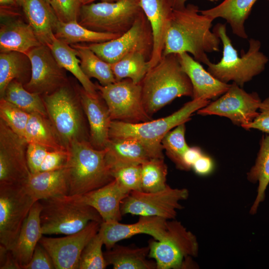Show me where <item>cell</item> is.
<instances>
[{
    "mask_svg": "<svg viewBox=\"0 0 269 269\" xmlns=\"http://www.w3.org/2000/svg\"><path fill=\"white\" fill-rule=\"evenodd\" d=\"M213 19L200 12L199 7L189 3L173 9L166 34L163 55L191 54L205 65L210 61L207 53L220 51V39L211 31Z\"/></svg>",
    "mask_w": 269,
    "mask_h": 269,
    "instance_id": "6da1fadb",
    "label": "cell"
},
{
    "mask_svg": "<svg viewBox=\"0 0 269 269\" xmlns=\"http://www.w3.org/2000/svg\"><path fill=\"white\" fill-rule=\"evenodd\" d=\"M143 104L151 116L176 98L193 96L191 82L177 54L163 55L140 82Z\"/></svg>",
    "mask_w": 269,
    "mask_h": 269,
    "instance_id": "7a4b0ae2",
    "label": "cell"
},
{
    "mask_svg": "<svg viewBox=\"0 0 269 269\" xmlns=\"http://www.w3.org/2000/svg\"><path fill=\"white\" fill-rule=\"evenodd\" d=\"M65 166L69 195H81L114 180L106 158L105 149L94 148L87 140H75L67 147Z\"/></svg>",
    "mask_w": 269,
    "mask_h": 269,
    "instance_id": "3957f363",
    "label": "cell"
},
{
    "mask_svg": "<svg viewBox=\"0 0 269 269\" xmlns=\"http://www.w3.org/2000/svg\"><path fill=\"white\" fill-rule=\"evenodd\" d=\"M219 37L223 45V54L217 63L209 61L207 71L220 81H232L243 88L245 83L260 74L268 61V57L260 51V42L249 40L248 51L241 50L239 56L227 34L226 24L217 23L212 30Z\"/></svg>",
    "mask_w": 269,
    "mask_h": 269,
    "instance_id": "277c9868",
    "label": "cell"
},
{
    "mask_svg": "<svg viewBox=\"0 0 269 269\" xmlns=\"http://www.w3.org/2000/svg\"><path fill=\"white\" fill-rule=\"evenodd\" d=\"M210 103L209 100L192 99L167 117L145 122L129 123L112 121L109 137L135 139L146 147L152 158L164 157L161 141L166 134L180 124L189 121L194 112Z\"/></svg>",
    "mask_w": 269,
    "mask_h": 269,
    "instance_id": "5b68a950",
    "label": "cell"
},
{
    "mask_svg": "<svg viewBox=\"0 0 269 269\" xmlns=\"http://www.w3.org/2000/svg\"><path fill=\"white\" fill-rule=\"evenodd\" d=\"M43 235H68L84 229L92 221L103 222L93 207L79 202L70 195L39 200Z\"/></svg>",
    "mask_w": 269,
    "mask_h": 269,
    "instance_id": "8992f818",
    "label": "cell"
},
{
    "mask_svg": "<svg viewBox=\"0 0 269 269\" xmlns=\"http://www.w3.org/2000/svg\"><path fill=\"white\" fill-rule=\"evenodd\" d=\"M42 99L48 118L66 148L74 141H89L79 92L76 95L66 84Z\"/></svg>",
    "mask_w": 269,
    "mask_h": 269,
    "instance_id": "52a82bcc",
    "label": "cell"
},
{
    "mask_svg": "<svg viewBox=\"0 0 269 269\" xmlns=\"http://www.w3.org/2000/svg\"><path fill=\"white\" fill-rule=\"evenodd\" d=\"M143 10L139 0H117L82 4L78 22L96 31L122 35Z\"/></svg>",
    "mask_w": 269,
    "mask_h": 269,
    "instance_id": "ba28073f",
    "label": "cell"
},
{
    "mask_svg": "<svg viewBox=\"0 0 269 269\" xmlns=\"http://www.w3.org/2000/svg\"><path fill=\"white\" fill-rule=\"evenodd\" d=\"M148 258L153 259L156 269H177L187 267V260L197 255L195 236L180 222L167 221L166 233L162 241H149Z\"/></svg>",
    "mask_w": 269,
    "mask_h": 269,
    "instance_id": "9c48e42d",
    "label": "cell"
},
{
    "mask_svg": "<svg viewBox=\"0 0 269 269\" xmlns=\"http://www.w3.org/2000/svg\"><path fill=\"white\" fill-rule=\"evenodd\" d=\"M96 85L112 121L138 123L151 120L143 104L140 83L126 78L105 86Z\"/></svg>",
    "mask_w": 269,
    "mask_h": 269,
    "instance_id": "30bf717a",
    "label": "cell"
},
{
    "mask_svg": "<svg viewBox=\"0 0 269 269\" xmlns=\"http://www.w3.org/2000/svg\"><path fill=\"white\" fill-rule=\"evenodd\" d=\"M86 45L102 60L110 64L134 52L142 53L150 59L153 48L152 30L143 11L131 28L119 37L104 42Z\"/></svg>",
    "mask_w": 269,
    "mask_h": 269,
    "instance_id": "8fae6325",
    "label": "cell"
},
{
    "mask_svg": "<svg viewBox=\"0 0 269 269\" xmlns=\"http://www.w3.org/2000/svg\"><path fill=\"white\" fill-rule=\"evenodd\" d=\"M188 195L185 188H173L168 185L156 192L131 191L121 204V213L122 215L130 214L174 219L177 210L182 208L180 201L186 200Z\"/></svg>",
    "mask_w": 269,
    "mask_h": 269,
    "instance_id": "7c38bea8",
    "label": "cell"
},
{
    "mask_svg": "<svg viewBox=\"0 0 269 269\" xmlns=\"http://www.w3.org/2000/svg\"><path fill=\"white\" fill-rule=\"evenodd\" d=\"M36 201L22 184L0 186V244L11 249Z\"/></svg>",
    "mask_w": 269,
    "mask_h": 269,
    "instance_id": "4fadbf2b",
    "label": "cell"
},
{
    "mask_svg": "<svg viewBox=\"0 0 269 269\" xmlns=\"http://www.w3.org/2000/svg\"><path fill=\"white\" fill-rule=\"evenodd\" d=\"M262 101L256 92L249 93L233 82L229 89L215 101L199 109L202 116L217 115L229 119L243 128L258 116Z\"/></svg>",
    "mask_w": 269,
    "mask_h": 269,
    "instance_id": "5bb4252c",
    "label": "cell"
},
{
    "mask_svg": "<svg viewBox=\"0 0 269 269\" xmlns=\"http://www.w3.org/2000/svg\"><path fill=\"white\" fill-rule=\"evenodd\" d=\"M25 139L0 119V186L22 184L31 173L26 160Z\"/></svg>",
    "mask_w": 269,
    "mask_h": 269,
    "instance_id": "9a60e30c",
    "label": "cell"
},
{
    "mask_svg": "<svg viewBox=\"0 0 269 269\" xmlns=\"http://www.w3.org/2000/svg\"><path fill=\"white\" fill-rule=\"evenodd\" d=\"M26 54L31 66L30 79L24 85L27 90L43 96L67 84L64 69L58 63L48 46L41 44Z\"/></svg>",
    "mask_w": 269,
    "mask_h": 269,
    "instance_id": "2e32d148",
    "label": "cell"
},
{
    "mask_svg": "<svg viewBox=\"0 0 269 269\" xmlns=\"http://www.w3.org/2000/svg\"><path fill=\"white\" fill-rule=\"evenodd\" d=\"M101 223L91 221L81 231L63 237L42 236L39 243L49 253L56 269H78L81 253L98 233Z\"/></svg>",
    "mask_w": 269,
    "mask_h": 269,
    "instance_id": "e0dca14e",
    "label": "cell"
},
{
    "mask_svg": "<svg viewBox=\"0 0 269 269\" xmlns=\"http://www.w3.org/2000/svg\"><path fill=\"white\" fill-rule=\"evenodd\" d=\"M167 221L158 216H140L138 220L132 224L102 222L98 232L108 250L117 242L139 234H147L156 241H162L166 236Z\"/></svg>",
    "mask_w": 269,
    "mask_h": 269,
    "instance_id": "ac0fdd59",
    "label": "cell"
},
{
    "mask_svg": "<svg viewBox=\"0 0 269 269\" xmlns=\"http://www.w3.org/2000/svg\"><path fill=\"white\" fill-rule=\"evenodd\" d=\"M130 192L114 179L98 189L71 196L75 200L94 208L101 216L103 222H113L121 220V204Z\"/></svg>",
    "mask_w": 269,
    "mask_h": 269,
    "instance_id": "d6986e66",
    "label": "cell"
},
{
    "mask_svg": "<svg viewBox=\"0 0 269 269\" xmlns=\"http://www.w3.org/2000/svg\"><path fill=\"white\" fill-rule=\"evenodd\" d=\"M80 101L89 127L90 144L97 149H104L110 139L112 119L108 108L100 95L93 96L82 87L78 89Z\"/></svg>",
    "mask_w": 269,
    "mask_h": 269,
    "instance_id": "ffe728a7",
    "label": "cell"
},
{
    "mask_svg": "<svg viewBox=\"0 0 269 269\" xmlns=\"http://www.w3.org/2000/svg\"><path fill=\"white\" fill-rule=\"evenodd\" d=\"M141 7L152 30L153 48L148 61L149 69L161 59L169 21L173 11L171 0H139Z\"/></svg>",
    "mask_w": 269,
    "mask_h": 269,
    "instance_id": "44dd1931",
    "label": "cell"
},
{
    "mask_svg": "<svg viewBox=\"0 0 269 269\" xmlns=\"http://www.w3.org/2000/svg\"><path fill=\"white\" fill-rule=\"evenodd\" d=\"M183 71L189 77L193 88V99L210 101L222 96L231 84L220 81L206 70L189 53L177 54Z\"/></svg>",
    "mask_w": 269,
    "mask_h": 269,
    "instance_id": "7402d4cb",
    "label": "cell"
},
{
    "mask_svg": "<svg viewBox=\"0 0 269 269\" xmlns=\"http://www.w3.org/2000/svg\"><path fill=\"white\" fill-rule=\"evenodd\" d=\"M16 2L40 42L49 46L55 37L54 30L59 20L51 5L45 0H16Z\"/></svg>",
    "mask_w": 269,
    "mask_h": 269,
    "instance_id": "603a6c76",
    "label": "cell"
},
{
    "mask_svg": "<svg viewBox=\"0 0 269 269\" xmlns=\"http://www.w3.org/2000/svg\"><path fill=\"white\" fill-rule=\"evenodd\" d=\"M41 208L40 201L34 203L10 249L21 269L31 260L36 246L43 235L40 218Z\"/></svg>",
    "mask_w": 269,
    "mask_h": 269,
    "instance_id": "cb8c5ba5",
    "label": "cell"
},
{
    "mask_svg": "<svg viewBox=\"0 0 269 269\" xmlns=\"http://www.w3.org/2000/svg\"><path fill=\"white\" fill-rule=\"evenodd\" d=\"M22 185L36 201L69 195L65 166L55 170L31 173Z\"/></svg>",
    "mask_w": 269,
    "mask_h": 269,
    "instance_id": "d4e9b609",
    "label": "cell"
},
{
    "mask_svg": "<svg viewBox=\"0 0 269 269\" xmlns=\"http://www.w3.org/2000/svg\"><path fill=\"white\" fill-rule=\"evenodd\" d=\"M41 45L33 28L19 18L1 22L0 52L16 51L26 54L32 48Z\"/></svg>",
    "mask_w": 269,
    "mask_h": 269,
    "instance_id": "484cf974",
    "label": "cell"
},
{
    "mask_svg": "<svg viewBox=\"0 0 269 269\" xmlns=\"http://www.w3.org/2000/svg\"><path fill=\"white\" fill-rule=\"evenodd\" d=\"M105 149L111 171L125 165L142 164L152 158L146 147L135 139L110 138Z\"/></svg>",
    "mask_w": 269,
    "mask_h": 269,
    "instance_id": "4316f807",
    "label": "cell"
},
{
    "mask_svg": "<svg viewBox=\"0 0 269 269\" xmlns=\"http://www.w3.org/2000/svg\"><path fill=\"white\" fill-rule=\"evenodd\" d=\"M257 0H224L217 6L200 10V12L213 20L217 18L224 19L230 25L234 34L246 39L248 36L245 31V22Z\"/></svg>",
    "mask_w": 269,
    "mask_h": 269,
    "instance_id": "83f0119b",
    "label": "cell"
},
{
    "mask_svg": "<svg viewBox=\"0 0 269 269\" xmlns=\"http://www.w3.org/2000/svg\"><path fill=\"white\" fill-rule=\"evenodd\" d=\"M149 248L125 246L115 244L104 253L108 265L115 269H155V261L147 259Z\"/></svg>",
    "mask_w": 269,
    "mask_h": 269,
    "instance_id": "f1b7e54d",
    "label": "cell"
},
{
    "mask_svg": "<svg viewBox=\"0 0 269 269\" xmlns=\"http://www.w3.org/2000/svg\"><path fill=\"white\" fill-rule=\"evenodd\" d=\"M31 73V63L26 54L16 51L0 52V98L11 82L16 80L24 85L29 81Z\"/></svg>",
    "mask_w": 269,
    "mask_h": 269,
    "instance_id": "f546056e",
    "label": "cell"
},
{
    "mask_svg": "<svg viewBox=\"0 0 269 269\" xmlns=\"http://www.w3.org/2000/svg\"><path fill=\"white\" fill-rule=\"evenodd\" d=\"M48 47L60 66L74 76L87 92L94 96L100 95L96 84H94L82 71L80 60L72 46L54 37Z\"/></svg>",
    "mask_w": 269,
    "mask_h": 269,
    "instance_id": "4dcf8cb0",
    "label": "cell"
},
{
    "mask_svg": "<svg viewBox=\"0 0 269 269\" xmlns=\"http://www.w3.org/2000/svg\"><path fill=\"white\" fill-rule=\"evenodd\" d=\"M23 138L28 143L38 144L50 150L67 149L48 118L39 114H30Z\"/></svg>",
    "mask_w": 269,
    "mask_h": 269,
    "instance_id": "1f68e13d",
    "label": "cell"
},
{
    "mask_svg": "<svg viewBox=\"0 0 269 269\" xmlns=\"http://www.w3.org/2000/svg\"><path fill=\"white\" fill-rule=\"evenodd\" d=\"M54 36L71 45L81 42H104L121 35L90 30L81 25L77 20L63 22L58 20L55 26Z\"/></svg>",
    "mask_w": 269,
    "mask_h": 269,
    "instance_id": "d6a6232c",
    "label": "cell"
},
{
    "mask_svg": "<svg viewBox=\"0 0 269 269\" xmlns=\"http://www.w3.org/2000/svg\"><path fill=\"white\" fill-rule=\"evenodd\" d=\"M71 46L80 60L82 71L89 79H96L102 86L116 82L111 64L102 60L86 45L76 44Z\"/></svg>",
    "mask_w": 269,
    "mask_h": 269,
    "instance_id": "836d02e7",
    "label": "cell"
},
{
    "mask_svg": "<svg viewBox=\"0 0 269 269\" xmlns=\"http://www.w3.org/2000/svg\"><path fill=\"white\" fill-rule=\"evenodd\" d=\"M247 178L252 182L259 183L257 196L250 210L254 214L260 202L264 201L269 183V134L263 136L255 164L248 173Z\"/></svg>",
    "mask_w": 269,
    "mask_h": 269,
    "instance_id": "e575fe53",
    "label": "cell"
},
{
    "mask_svg": "<svg viewBox=\"0 0 269 269\" xmlns=\"http://www.w3.org/2000/svg\"><path fill=\"white\" fill-rule=\"evenodd\" d=\"M1 98L29 114L37 113L48 117L41 96L27 90L16 80L8 84Z\"/></svg>",
    "mask_w": 269,
    "mask_h": 269,
    "instance_id": "d590c367",
    "label": "cell"
},
{
    "mask_svg": "<svg viewBox=\"0 0 269 269\" xmlns=\"http://www.w3.org/2000/svg\"><path fill=\"white\" fill-rule=\"evenodd\" d=\"M149 60L144 54L134 52L111 64L116 81L129 78L135 83H140L149 69Z\"/></svg>",
    "mask_w": 269,
    "mask_h": 269,
    "instance_id": "8d00e7d4",
    "label": "cell"
},
{
    "mask_svg": "<svg viewBox=\"0 0 269 269\" xmlns=\"http://www.w3.org/2000/svg\"><path fill=\"white\" fill-rule=\"evenodd\" d=\"M167 166L164 157L151 158L141 164V191L153 192L164 189L166 184Z\"/></svg>",
    "mask_w": 269,
    "mask_h": 269,
    "instance_id": "74e56055",
    "label": "cell"
},
{
    "mask_svg": "<svg viewBox=\"0 0 269 269\" xmlns=\"http://www.w3.org/2000/svg\"><path fill=\"white\" fill-rule=\"evenodd\" d=\"M185 123H182L168 132L161 141L167 156L181 170L183 156L189 147L185 140Z\"/></svg>",
    "mask_w": 269,
    "mask_h": 269,
    "instance_id": "f35d334b",
    "label": "cell"
},
{
    "mask_svg": "<svg viewBox=\"0 0 269 269\" xmlns=\"http://www.w3.org/2000/svg\"><path fill=\"white\" fill-rule=\"evenodd\" d=\"M104 242L98 232L88 243L80 257L78 269H104L108 265L105 260L102 246Z\"/></svg>",
    "mask_w": 269,
    "mask_h": 269,
    "instance_id": "ab89813d",
    "label": "cell"
},
{
    "mask_svg": "<svg viewBox=\"0 0 269 269\" xmlns=\"http://www.w3.org/2000/svg\"><path fill=\"white\" fill-rule=\"evenodd\" d=\"M29 114L3 98L0 99V117L15 134L23 138Z\"/></svg>",
    "mask_w": 269,
    "mask_h": 269,
    "instance_id": "60d3db41",
    "label": "cell"
},
{
    "mask_svg": "<svg viewBox=\"0 0 269 269\" xmlns=\"http://www.w3.org/2000/svg\"><path fill=\"white\" fill-rule=\"evenodd\" d=\"M141 164H129L111 169L113 178L129 192L141 191Z\"/></svg>",
    "mask_w": 269,
    "mask_h": 269,
    "instance_id": "b9f144b4",
    "label": "cell"
},
{
    "mask_svg": "<svg viewBox=\"0 0 269 269\" xmlns=\"http://www.w3.org/2000/svg\"><path fill=\"white\" fill-rule=\"evenodd\" d=\"M81 0H51L50 5L58 19L63 22L78 21Z\"/></svg>",
    "mask_w": 269,
    "mask_h": 269,
    "instance_id": "7bdbcfd3",
    "label": "cell"
},
{
    "mask_svg": "<svg viewBox=\"0 0 269 269\" xmlns=\"http://www.w3.org/2000/svg\"><path fill=\"white\" fill-rule=\"evenodd\" d=\"M49 150L47 147L38 144L28 143L26 160L31 173L39 172L41 165Z\"/></svg>",
    "mask_w": 269,
    "mask_h": 269,
    "instance_id": "ee69618b",
    "label": "cell"
},
{
    "mask_svg": "<svg viewBox=\"0 0 269 269\" xmlns=\"http://www.w3.org/2000/svg\"><path fill=\"white\" fill-rule=\"evenodd\" d=\"M55 269L52 258L47 251L39 243L36 246L31 260L22 269Z\"/></svg>",
    "mask_w": 269,
    "mask_h": 269,
    "instance_id": "f6af8a7d",
    "label": "cell"
},
{
    "mask_svg": "<svg viewBox=\"0 0 269 269\" xmlns=\"http://www.w3.org/2000/svg\"><path fill=\"white\" fill-rule=\"evenodd\" d=\"M68 158L67 149L49 150L46 155L39 172L50 171L66 166Z\"/></svg>",
    "mask_w": 269,
    "mask_h": 269,
    "instance_id": "bcb514c9",
    "label": "cell"
},
{
    "mask_svg": "<svg viewBox=\"0 0 269 269\" xmlns=\"http://www.w3.org/2000/svg\"><path fill=\"white\" fill-rule=\"evenodd\" d=\"M259 110L258 116L243 128L246 130L257 129L269 134V97L261 102Z\"/></svg>",
    "mask_w": 269,
    "mask_h": 269,
    "instance_id": "7dc6e473",
    "label": "cell"
},
{
    "mask_svg": "<svg viewBox=\"0 0 269 269\" xmlns=\"http://www.w3.org/2000/svg\"><path fill=\"white\" fill-rule=\"evenodd\" d=\"M0 269H21L11 251L0 244Z\"/></svg>",
    "mask_w": 269,
    "mask_h": 269,
    "instance_id": "c3c4849f",
    "label": "cell"
},
{
    "mask_svg": "<svg viewBox=\"0 0 269 269\" xmlns=\"http://www.w3.org/2000/svg\"><path fill=\"white\" fill-rule=\"evenodd\" d=\"M192 168L197 174L205 175L212 171L213 163L210 157L202 154L194 163Z\"/></svg>",
    "mask_w": 269,
    "mask_h": 269,
    "instance_id": "681fc988",
    "label": "cell"
},
{
    "mask_svg": "<svg viewBox=\"0 0 269 269\" xmlns=\"http://www.w3.org/2000/svg\"><path fill=\"white\" fill-rule=\"evenodd\" d=\"M203 154L200 148L197 146L189 147L182 158L183 170H187L192 167L195 161Z\"/></svg>",
    "mask_w": 269,
    "mask_h": 269,
    "instance_id": "f907efd6",
    "label": "cell"
},
{
    "mask_svg": "<svg viewBox=\"0 0 269 269\" xmlns=\"http://www.w3.org/2000/svg\"><path fill=\"white\" fill-rule=\"evenodd\" d=\"M188 0H171L173 9H178L183 8L186 5V2Z\"/></svg>",
    "mask_w": 269,
    "mask_h": 269,
    "instance_id": "816d5d0a",
    "label": "cell"
},
{
    "mask_svg": "<svg viewBox=\"0 0 269 269\" xmlns=\"http://www.w3.org/2000/svg\"><path fill=\"white\" fill-rule=\"evenodd\" d=\"M0 6H17L16 0H0Z\"/></svg>",
    "mask_w": 269,
    "mask_h": 269,
    "instance_id": "f5cc1de1",
    "label": "cell"
},
{
    "mask_svg": "<svg viewBox=\"0 0 269 269\" xmlns=\"http://www.w3.org/2000/svg\"><path fill=\"white\" fill-rule=\"evenodd\" d=\"M96 0H81V3L82 4H87L89 3H91L92 2H94ZM101 1H108V2H112L114 1L117 0H101Z\"/></svg>",
    "mask_w": 269,
    "mask_h": 269,
    "instance_id": "db71d44e",
    "label": "cell"
},
{
    "mask_svg": "<svg viewBox=\"0 0 269 269\" xmlns=\"http://www.w3.org/2000/svg\"><path fill=\"white\" fill-rule=\"evenodd\" d=\"M48 4L50 5L51 0H45Z\"/></svg>",
    "mask_w": 269,
    "mask_h": 269,
    "instance_id": "11a10c76",
    "label": "cell"
}]
</instances>
